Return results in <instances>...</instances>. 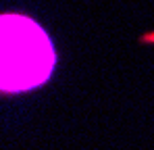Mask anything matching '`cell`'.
I'll use <instances>...</instances> for the list:
<instances>
[{"label": "cell", "instance_id": "1", "mask_svg": "<svg viewBox=\"0 0 154 150\" xmlns=\"http://www.w3.org/2000/svg\"><path fill=\"white\" fill-rule=\"evenodd\" d=\"M56 56L46 31L23 15H0V90L25 92L42 86Z\"/></svg>", "mask_w": 154, "mask_h": 150}]
</instances>
